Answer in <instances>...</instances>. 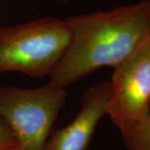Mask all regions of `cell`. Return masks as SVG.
<instances>
[{
    "label": "cell",
    "mask_w": 150,
    "mask_h": 150,
    "mask_svg": "<svg viewBox=\"0 0 150 150\" xmlns=\"http://www.w3.org/2000/svg\"><path fill=\"white\" fill-rule=\"evenodd\" d=\"M0 150H19V148L16 144L8 146V147H5V148H2V149H0Z\"/></svg>",
    "instance_id": "ba28073f"
},
{
    "label": "cell",
    "mask_w": 150,
    "mask_h": 150,
    "mask_svg": "<svg viewBox=\"0 0 150 150\" xmlns=\"http://www.w3.org/2000/svg\"><path fill=\"white\" fill-rule=\"evenodd\" d=\"M149 38H150V33H149Z\"/></svg>",
    "instance_id": "9c48e42d"
},
{
    "label": "cell",
    "mask_w": 150,
    "mask_h": 150,
    "mask_svg": "<svg viewBox=\"0 0 150 150\" xmlns=\"http://www.w3.org/2000/svg\"><path fill=\"white\" fill-rule=\"evenodd\" d=\"M65 88L52 84L36 88H0V118L13 134L19 150H43L64 104Z\"/></svg>",
    "instance_id": "3957f363"
},
{
    "label": "cell",
    "mask_w": 150,
    "mask_h": 150,
    "mask_svg": "<svg viewBox=\"0 0 150 150\" xmlns=\"http://www.w3.org/2000/svg\"><path fill=\"white\" fill-rule=\"evenodd\" d=\"M16 144V140L12 131L0 118V149Z\"/></svg>",
    "instance_id": "52a82bcc"
},
{
    "label": "cell",
    "mask_w": 150,
    "mask_h": 150,
    "mask_svg": "<svg viewBox=\"0 0 150 150\" xmlns=\"http://www.w3.org/2000/svg\"><path fill=\"white\" fill-rule=\"evenodd\" d=\"M107 114L127 144L139 132L150 112V38L115 67Z\"/></svg>",
    "instance_id": "277c9868"
},
{
    "label": "cell",
    "mask_w": 150,
    "mask_h": 150,
    "mask_svg": "<svg viewBox=\"0 0 150 150\" xmlns=\"http://www.w3.org/2000/svg\"><path fill=\"white\" fill-rule=\"evenodd\" d=\"M126 144L129 150H150V112L143 127Z\"/></svg>",
    "instance_id": "8992f818"
},
{
    "label": "cell",
    "mask_w": 150,
    "mask_h": 150,
    "mask_svg": "<svg viewBox=\"0 0 150 150\" xmlns=\"http://www.w3.org/2000/svg\"><path fill=\"white\" fill-rule=\"evenodd\" d=\"M71 39L66 20L41 18L0 28V73L18 72L35 78L50 76Z\"/></svg>",
    "instance_id": "7a4b0ae2"
},
{
    "label": "cell",
    "mask_w": 150,
    "mask_h": 150,
    "mask_svg": "<svg viewBox=\"0 0 150 150\" xmlns=\"http://www.w3.org/2000/svg\"><path fill=\"white\" fill-rule=\"evenodd\" d=\"M66 21L69 45L48 81L64 88L102 67L114 69L144 44L150 33V0Z\"/></svg>",
    "instance_id": "6da1fadb"
},
{
    "label": "cell",
    "mask_w": 150,
    "mask_h": 150,
    "mask_svg": "<svg viewBox=\"0 0 150 150\" xmlns=\"http://www.w3.org/2000/svg\"><path fill=\"white\" fill-rule=\"evenodd\" d=\"M110 94L109 81L88 88L83 97L78 115L48 139L43 150H86L99 120L107 114Z\"/></svg>",
    "instance_id": "5b68a950"
}]
</instances>
